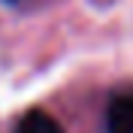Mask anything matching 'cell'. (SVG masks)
<instances>
[{
	"label": "cell",
	"mask_w": 133,
	"mask_h": 133,
	"mask_svg": "<svg viewBox=\"0 0 133 133\" xmlns=\"http://www.w3.org/2000/svg\"><path fill=\"white\" fill-rule=\"evenodd\" d=\"M106 133H133V88L112 94L106 106Z\"/></svg>",
	"instance_id": "obj_1"
},
{
	"label": "cell",
	"mask_w": 133,
	"mask_h": 133,
	"mask_svg": "<svg viewBox=\"0 0 133 133\" xmlns=\"http://www.w3.org/2000/svg\"><path fill=\"white\" fill-rule=\"evenodd\" d=\"M15 133H64V127L49 115V112H39V109H33L27 112L21 121H18Z\"/></svg>",
	"instance_id": "obj_2"
}]
</instances>
